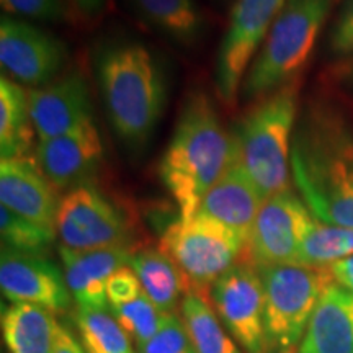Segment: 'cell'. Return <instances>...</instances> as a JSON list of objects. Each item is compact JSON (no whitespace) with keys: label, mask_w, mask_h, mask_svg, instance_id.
<instances>
[{"label":"cell","mask_w":353,"mask_h":353,"mask_svg":"<svg viewBox=\"0 0 353 353\" xmlns=\"http://www.w3.org/2000/svg\"><path fill=\"white\" fill-rule=\"evenodd\" d=\"M291 180L312 216L353 228V125L325 105L306 108L291 144Z\"/></svg>","instance_id":"obj_1"},{"label":"cell","mask_w":353,"mask_h":353,"mask_svg":"<svg viewBox=\"0 0 353 353\" xmlns=\"http://www.w3.org/2000/svg\"><path fill=\"white\" fill-rule=\"evenodd\" d=\"M236 161V143L205 92L185 101L167 145L159 175L179 206V218L190 219L203 196Z\"/></svg>","instance_id":"obj_2"},{"label":"cell","mask_w":353,"mask_h":353,"mask_svg":"<svg viewBox=\"0 0 353 353\" xmlns=\"http://www.w3.org/2000/svg\"><path fill=\"white\" fill-rule=\"evenodd\" d=\"M101 99L112 128L123 143H148L165 107L164 72L139 43L114 44L97 61Z\"/></svg>","instance_id":"obj_3"},{"label":"cell","mask_w":353,"mask_h":353,"mask_svg":"<svg viewBox=\"0 0 353 353\" xmlns=\"http://www.w3.org/2000/svg\"><path fill=\"white\" fill-rule=\"evenodd\" d=\"M298 118V88L281 87L259 101L234 130L236 161L265 201L291 188V144Z\"/></svg>","instance_id":"obj_4"},{"label":"cell","mask_w":353,"mask_h":353,"mask_svg":"<svg viewBox=\"0 0 353 353\" xmlns=\"http://www.w3.org/2000/svg\"><path fill=\"white\" fill-rule=\"evenodd\" d=\"M332 3L334 0L286 2L247 69L241 87L242 99H265L294 82L314 50Z\"/></svg>","instance_id":"obj_5"},{"label":"cell","mask_w":353,"mask_h":353,"mask_svg":"<svg viewBox=\"0 0 353 353\" xmlns=\"http://www.w3.org/2000/svg\"><path fill=\"white\" fill-rule=\"evenodd\" d=\"M257 268L263 285L268 353H294L334 278L327 267L262 265Z\"/></svg>","instance_id":"obj_6"},{"label":"cell","mask_w":353,"mask_h":353,"mask_svg":"<svg viewBox=\"0 0 353 353\" xmlns=\"http://www.w3.org/2000/svg\"><path fill=\"white\" fill-rule=\"evenodd\" d=\"M159 249L176 265L187 291L206 298L216 281L237 263L244 241L218 221L196 213L169 224Z\"/></svg>","instance_id":"obj_7"},{"label":"cell","mask_w":353,"mask_h":353,"mask_svg":"<svg viewBox=\"0 0 353 353\" xmlns=\"http://www.w3.org/2000/svg\"><path fill=\"white\" fill-rule=\"evenodd\" d=\"M286 2L288 0H234L214 69L216 88L228 107L236 105L247 69Z\"/></svg>","instance_id":"obj_8"},{"label":"cell","mask_w":353,"mask_h":353,"mask_svg":"<svg viewBox=\"0 0 353 353\" xmlns=\"http://www.w3.org/2000/svg\"><path fill=\"white\" fill-rule=\"evenodd\" d=\"M61 245L76 250L130 247L131 226L110 198L83 183L61 198L56 218Z\"/></svg>","instance_id":"obj_9"},{"label":"cell","mask_w":353,"mask_h":353,"mask_svg":"<svg viewBox=\"0 0 353 353\" xmlns=\"http://www.w3.org/2000/svg\"><path fill=\"white\" fill-rule=\"evenodd\" d=\"M316 218L303 198L288 188L268 198L244 244V262L262 265H298L299 249Z\"/></svg>","instance_id":"obj_10"},{"label":"cell","mask_w":353,"mask_h":353,"mask_svg":"<svg viewBox=\"0 0 353 353\" xmlns=\"http://www.w3.org/2000/svg\"><path fill=\"white\" fill-rule=\"evenodd\" d=\"M223 325L245 353H268L265 332V298L259 268L237 262L210 291Z\"/></svg>","instance_id":"obj_11"},{"label":"cell","mask_w":353,"mask_h":353,"mask_svg":"<svg viewBox=\"0 0 353 353\" xmlns=\"http://www.w3.org/2000/svg\"><path fill=\"white\" fill-rule=\"evenodd\" d=\"M68 50L54 34L28 21L2 17L0 63L12 81L30 87H44L64 68Z\"/></svg>","instance_id":"obj_12"},{"label":"cell","mask_w":353,"mask_h":353,"mask_svg":"<svg viewBox=\"0 0 353 353\" xmlns=\"http://www.w3.org/2000/svg\"><path fill=\"white\" fill-rule=\"evenodd\" d=\"M0 288L12 304H37L51 312L68 311L72 303L64 272L52 260L7 247L0 257Z\"/></svg>","instance_id":"obj_13"},{"label":"cell","mask_w":353,"mask_h":353,"mask_svg":"<svg viewBox=\"0 0 353 353\" xmlns=\"http://www.w3.org/2000/svg\"><path fill=\"white\" fill-rule=\"evenodd\" d=\"M28 100L39 141L68 134L94 120L90 90L79 72H69L44 87L30 88Z\"/></svg>","instance_id":"obj_14"},{"label":"cell","mask_w":353,"mask_h":353,"mask_svg":"<svg viewBox=\"0 0 353 353\" xmlns=\"http://www.w3.org/2000/svg\"><path fill=\"white\" fill-rule=\"evenodd\" d=\"M34 157L56 190H72L87 183L99 170L103 159V144L92 120L68 134L39 141Z\"/></svg>","instance_id":"obj_15"},{"label":"cell","mask_w":353,"mask_h":353,"mask_svg":"<svg viewBox=\"0 0 353 353\" xmlns=\"http://www.w3.org/2000/svg\"><path fill=\"white\" fill-rule=\"evenodd\" d=\"M0 201L13 213L56 232L61 200L33 154L0 161Z\"/></svg>","instance_id":"obj_16"},{"label":"cell","mask_w":353,"mask_h":353,"mask_svg":"<svg viewBox=\"0 0 353 353\" xmlns=\"http://www.w3.org/2000/svg\"><path fill=\"white\" fill-rule=\"evenodd\" d=\"M65 283L79 309H108L107 283L113 273L130 265V247L76 250L61 245Z\"/></svg>","instance_id":"obj_17"},{"label":"cell","mask_w":353,"mask_h":353,"mask_svg":"<svg viewBox=\"0 0 353 353\" xmlns=\"http://www.w3.org/2000/svg\"><path fill=\"white\" fill-rule=\"evenodd\" d=\"M263 203L265 198L255 187L252 179L239 162L234 161L232 165L203 196L196 213L229 228L245 244Z\"/></svg>","instance_id":"obj_18"},{"label":"cell","mask_w":353,"mask_h":353,"mask_svg":"<svg viewBox=\"0 0 353 353\" xmlns=\"http://www.w3.org/2000/svg\"><path fill=\"white\" fill-rule=\"evenodd\" d=\"M298 353H353V294L327 286L309 319Z\"/></svg>","instance_id":"obj_19"},{"label":"cell","mask_w":353,"mask_h":353,"mask_svg":"<svg viewBox=\"0 0 353 353\" xmlns=\"http://www.w3.org/2000/svg\"><path fill=\"white\" fill-rule=\"evenodd\" d=\"M54 312L17 303L3 309L2 334L10 353H54Z\"/></svg>","instance_id":"obj_20"},{"label":"cell","mask_w":353,"mask_h":353,"mask_svg":"<svg viewBox=\"0 0 353 353\" xmlns=\"http://www.w3.org/2000/svg\"><path fill=\"white\" fill-rule=\"evenodd\" d=\"M37 134L30 114L28 90L10 77H0V156H30Z\"/></svg>","instance_id":"obj_21"},{"label":"cell","mask_w":353,"mask_h":353,"mask_svg":"<svg viewBox=\"0 0 353 353\" xmlns=\"http://www.w3.org/2000/svg\"><path fill=\"white\" fill-rule=\"evenodd\" d=\"M130 267L139 278L144 293L165 314H174L187 285L176 265L161 249H143L132 252Z\"/></svg>","instance_id":"obj_22"},{"label":"cell","mask_w":353,"mask_h":353,"mask_svg":"<svg viewBox=\"0 0 353 353\" xmlns=\"http://www.w3.org/2000/svg\"><path fill=\"white\" fill-rule=\"evenodd\" d=\"M141 17L182 44H193L201 37L205 19L195 0H132Z\"/></svg>","instance_id":"obj_23"},{"label":"cell","mask_w":353,"mask_h":353,"mask_svg":"<svg viewBox=\"0 0 353 353\" xmlns=\"http://www.w3.org/2000/svg\"><path fill=\"white\" fill-rule=\"evenodd\" d=\"M182 321L196 353H242L208 298L187 291L182 298Z\"/></svg>","instance_id":"obj_24"},{"label":"cell","mask_w":353,"mask_h":353,"mask_svg":"<svg viewBox=\"0 0 353 353\" xmlns=\"http://www.w3.org/2000/svg\"><path fill=\"white\" fill-rule=\"evenodd\" d=\"M353 255V228L332 226L314 221L299 249L298 265L329 267Z\"/></svg>","instance_id":"obj_25"},{"label":"cell","mask_w":353,"mask_h":353,"mask_svg":"<svg viewBox=\"0 0 353 353\" xmlns=\"http://www.w3.org/2000/svg\"><path fill=\"white\" fill-rule=\"evenodd\" d=\"M76 319L87 353H134L130 335L108 309H79Z\"/></svg>","instance_id":"obj_26"},{"label":"cell","mask_w":353,"mask_h":353,"mask_svg":"<svg viewBox=\"0 0 353 353\" xmlns=\"http://www.w3.org/2000/svg\"><path fill=\"white\" fill-rule=\"evenodd\" d=\"M0 234L3 247L32 255L46 254L56 237L54 231L13 213L7 206L0 208Z\"/></svg>","instance_id":"obj_27"},{"label":"cell","mask_w":353,"mask_h":353,"mask_svg":"<svg viewBox=\"0 0 353 353\" xmlns=\"http://www.w3.org/2000/svg\"><path fill=\"white\" fill-rule=\"evenodd\" d=\"M110 309L121 327L130 335V339L136 341L138 345L151 341L162 327L167 316L145 293H141L139 296Z\"/></svg>","instance_id":"obj_28"},{"label":"cell","mask_w":353,"mask_h":353,"mask_svg":"<svg viewBox=\"0 0 353 353\" xmlns=\"http://www.w3.org/2000/svg\"><path fill=\"white\" fill-rule=\"evenodd\" d=\"M138 353H196V350L183 321L175 314H167L151 341L138 345Z\"/></svg>","instance_id":"obj_29"},{"label":"cell","mask_w":353,"mask_h":353,"mask_svg":"<svg viewBox=\"0 0 353 353\" xmlns=\"http://www.w3.org/2000/svg\"><path fill=\"white\" fill-rule=\"evenodd\" d=\"M0 6L10 15L39 21H63L68 17L65 0H0Z\"/></svg>","instance_id":"obj_30"},{"label":"cell","mask_w":353,"mask_h":353,"mask_svg":"<svg viewBox=\"0 0 353 353\" xmlns=\"http://www.w3.org/2000/svg\"><path fill=\"white\" fill-rule=\"evenodd\" d=\"M141 293H144V290L141 286L139 278L136 276L130 265L113 273L107 283V299L110 307L130 301V299L139 296Z\"/></svg>","instance_id":"obj_31"},{"label":"cell","mask_w":353,"mask_h":353,"mask_svg":"<svg viewBox=\"0 0 353 353\" xmlns=\"http://www.w3.org/2000/svg\"><path fill=\"white\" fill-rule=\"evenodd\" d=\"M330 50L339 56L353 54V0H345L330 33Z\"/></svg>","instance_id":"obj_32"},{"label":"cell","mask_w":353,"mask_h":353,"mask_svg":"<svg viewBox=\"0 0 353 353\" xmlns=\"http://www.w3.org/2000/svg\"><path fill=\"white\" fill-rule=\"evenodd\" d=\"M54 353H87V350H83L81 342L65 325L57 322L54 330Z\"/></svg>","instance_id":"obj_33"},{"label":"cell","mask_w":353,"mask_h":353,"mask_svg":"<svg viewBox=\"0 0 353 353\" xmlns=\"http://www.w3.org/2000/svg\"><path fill=\"white\" fill-rule=\"evenodd\" d=\"M327 268L334 278V283H337L353 294V255L329 265Z\"/></svg>","instance_id":"obj_34"},{"label":"cell","mask_w":353,"mask_h":353,"mask_svg":"<svg viewBox=\"0 0 353 353\" xmlns=\"http://www.w3.org/2000/svg\"><path fill=\"white\" fill-rule=\"evenodd\" d=\"M82 19H95L103 12L105 0H65Z\"/></svg>","instance_id":"obj_35"}]
</instances>
